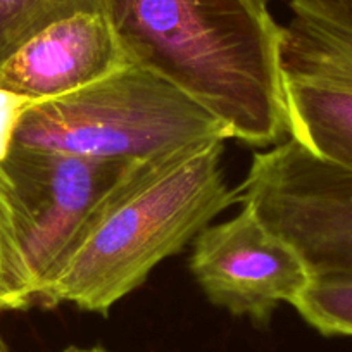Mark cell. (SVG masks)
Instances as JSON below:
<instances>
[{"label":"cell","instance_id":"obj_6","mask_svg":"<svg viewBox=\"0 0 352 352\" xmlns=\"http://www.w3.org/2000/svg\"><path fill=\"white\" fill-rule=\"evenodd\" d=\"M282 76L289 137L352 169V0H289Z\"/></svg>","mask_w":352,"mask_h":352},{"label":"cell","instance_id":"obj_3","mask_svg":"<svg viewBox=\"0 0 352 352\" xmlns=\"http://www.w3.org/2000/svg\"><path fill=\"white\" fill-rule=\"evenodd\" d=\"M228 138V128L180 88L128 64L76 92L30 102L11 144L138 162Z\"/></svg>","mask_w":352,"mask_h":352},{"label":"cell","instance_id":"obj_1","mask_svg":"<svg viewBox=\"0 0 352 352\" xmlns=\"http://www.w3.org/2000/svg\"><path fill=\"white\" fill-rule=\"evenodd\" d=\"M270 0H99L130 64L180 88L256 148L289 135L283 26Z\"/></svg>","mask_w":352,"mask_h":352},{"label":"cell","instance_id":"obj_8","mask_svg":"<svg viewBox=\"0 0 352 352\" xmlns=\"http://www.w3.org/2000/svg\"><path fill=\"white\" fill-rule=\"evenodd\" d=\"M130 64L100 9L81 11L36 33L0 67V90L30 102L56 99Z\"/></svg>","mask_w":352,"mask_h":352},{"label":"cell","instance_id":"obj_12","mask_svg":"<svg viewBox=\"0 0 352 352\" xmlns=\"http://www.w3.org/2000/svg\"><path fill=\"white\" fill-rule=\"evenodd\" d=\"M28 104L30 100L23 97L0 90V161L6 157L11 147L16 123Z\"/></svg>","mask_w":352,"mask_h":352},{"label":"cell","instance_id":"obj_5","mask_svg":"<svg viewBox=\"0 0 352 352\" xmlns=\"http://www.w3.org/2000/svg\"><path fill=\"white\" fill-rule=\"evenodd\" d=\"M239 204H250L302 254L313 275H352V169L285 138L256 152Z\"/></svg>","mask_w":352,"mask_h":352},{"label":"cell","instance_id":"obj_13","mask_svg":"<svg viewBox=\"0 0 352 352\" xmlns=\"http://www.w3.org/2000/svg\"><path fill=\"white\" fill-rule=\"evenodd\" d=\"M63 352H107L106 349H102V347H67L66 351H63Z\"/></svg>","mask_w":352,"mask_h":352},{"label":"cell","instance_id":"obj_7","mask_svg":"<svg viewBox=\"0 0 352 352\" xmlns=\"http://www.w3.org/2000/svg\"><path fill=\"white\" fill-rule=\"evenodd\" d=\"M190 270L212 304L256 323H266L280 304L294 306L313 276L296 245L250 204L195 236Z\"/></svg>","mask_w":352,"mask_h":352},{"label":"cell","instance_id":"obj_9","mask_svg":"<svg viewBox=\"0 0 352 352\" xmlns=\"http://www.w3.org/2000/svg\"><path fill=\"white\" fill-rule=\"evenodd\" d=\"M94 9L99 0H0V67L47 26Z\"/></svg>","mask_w":352,"mask_h":352},{"label":"cell","instance_id":"obj_4","mask_svg":"<svg viewBox=\"0 0 352 352\" xmlns=\"http://www.w3.org/2000/svg\"><path fill=\"white\" fill-rule=\"evenodd\" d=\"M135 164L11 144L0 171L36 287V306L43 287Z\"/></svg>","mask_w":352,"mask_h":352},{"label":"cell","instance_id":"obj_2","mask_svg":"<svg viewBox=\"0 0 352 352\" xmlns=\"http://www.w3.org/2000/svg\"><path fill=\"white\" fill-rule=\"evenodd\" d=\"M223 142H204L133 166L92 219L38 306L73 304L107 316L212 218L239 204L221 168Z\"/></svg>","mask_w":352,"mask_h":352},{"label":"cell","instance_id":"obj_11","mask_svg":"<svg viewBox=\"0 0 352 352\" xmlns=\"http://www.w3.org/2000/svg\"><path fill=\"white\" fill-rule=\"evenodd\" d=\"M294 307L320 333L352 337V275L316 273Z\"/></svg>","mask_w":352,"mask_h":352},{"label":"cell","instance_id":"obj_14","mask_svg":"<svg viewBox=\"0 0 352 352\" xmlns=\"http://www.w3.org/2000/svg\"><path fill=\"white\" fill-rule=\"evenodd\" d=\"M0 352H9L8 345H6L4 338H2V337H0Z\"/></svg>","mask_w":352,"mask_h":352},{"label":"cell","instance_id":"obj_10","mask_svg":"<svg viewBox=\"0 0 352 352\" xmlns=\"http://www.w3.org/2000/svg\"><path fill=\"white\" fill-rule=\"evenodd\" d=\"M36 306V287L19 242L8 184L0 171V313Z\"/></svg>","mask_w":352,"mask_h":352}]
</instances>
